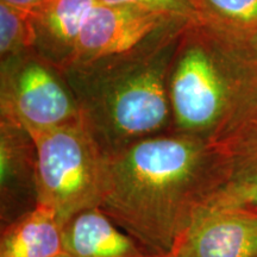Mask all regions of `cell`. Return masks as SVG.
Wrapping results in <instances>:
<instances>
[{
    "instance_id": "cell-15",
    "label": "cell",
    "mask_w": 257,
    "mask_h": 257,
    "mask_svg": "<svg viewBox=\"0 0 257 257\" xmlns=\"http://www.w3.org/2000/svg\"><path fill=\"white\" fill-rule=\"evenodd\" d=\"M107 6H135V8L163 12L182 21L197 19V14L189 0H98Z\"/></svg>"
},
{
    "instance_id": "cell-18",
    "label": "cell",
    "mask_w": 257,
    "mask_h": 257,
    "mask_svg": "<svg viewBox=\"0 0 257 257\" xmlns=\"http://www.w3.org/2000/svg\"><path fill=\"white\" fill-rule=\"evenodd\" d=\"M165 257H168V256H165Z\"/></svg>"
},
{
    "instance_id": "cell-12",
    "label": "cell",
    "mask_w": 257,
    "mask_h": 257,
    "mask_svg": "<svg viewBox=\"0 0 257 257\" xmlns=\"http://www.w3.org/2000/svg\"><path fill=\"white\" fill-rule=\"evenodd\" d=\"M62 251L63 224L41 205L2 227L0 257H55Z\"/></svg>"
},
{
    "instance_id": "cell-2",
    "label": "cell",
    "mask_w": 257,
    "mask_h": 257,
    "mask_svg": "<svg viewBox=\"0 0 257 257\" xmlns=\"http://www.w3.org/2000/svg\"><path fill=\"white\" fill-rule=\"evenodd\" d=\"M185 24L133 53L76 63L61 72L78 101L81 124L104 156L173 133L167 76Z\"/></svg>"
},
{
    "instance_id": "cell-13",
    "label": "cell",
    "mask_w": 257,
    "mask_h": 257,
    "mask_svg": "<svg viewBox=\"0 0 257 257\" xmlns=\"http://www.w3.org/2000/svg\"><path fill=\"white\" fill-rule=\"evenodd\" d=\"M197 19L240 32L257 28V0H189Z\"/></svg>"
},
{
    "instance_id": "cell-3",
    "label": "cell",
    "mask_w": 257,
    "mask_h": 257,
    "mask_svg": "<svg viewBox=\"0 0 257 257\" xmlns=\"http://www.w3.org/2000/svg\"><path fill=\"white\" fill-rule=\"evenodd\" d=\"M244 34L200 19L180 29L167 76L173 133L219 143L257 118Z\"/></svg>"
},
{
    "instance_id": "cell-14",
    "label": "cell",
    "mask_w": 257,
    "mask_h": 257,
    "mask_svg": "<svg viewBox=\"0 0 257 257\" xmlns=\"http://www.w3.org/2000/svg\"><path fill=\"white\" fill-rule=\"evenodd\" d=\"M35 34L30 11L0 3L2 62L34 54Z\"/></svg>"
},
{
    "instance_id": "cell-9",
    "label": "cell",
    "mask_w": 257,
    "mask_h": 257,
    "mask_svg": "<svg viewBox=\"0 0 257 257\" xmlns=\"http://www.w3.org/2000/svg\"><path fill=\"white\" fill-rule=\"evenodd\" d=\"M217 144V182L205 206L257 214V118Z\"/></svg>"
},
{
    "instance_id": "cell-8",
    "label": "cell",
    "mask_w": 257,
    "mask_h": 257,
    "mask_svg": "<svg viewBox=\"0 0 257 257\" xmlns=\"http://www.w3.org/2000/svg\"><path fill=\"white\" fill-rule=\"evenodd\" d=\"M37 206V149L30 133L0 120V219L2 227Z\"/></svg>"
},
{
    "instance_id": "cell-5",
    "label": "cell",
    "mask_w": 257,
    "mask_h": 257,
    "mask_svg": "<svg viewBox=\"0 0 257 257\" xmlns=\"http://www.w3.org/2000/svg\"><path fill=\"white\" fill-rule=\"evenodd\" d=\"M2 64V119L27 130L81 123L78 101L59 69L35 54Z\"/></svg>"
},
{
    "instance_id": "cell-1",
    "label": "cell",
    "mask_w": 257,
    "mask_h": 257,
    "mask_svg": "<svg viewBox=\"0 0 257 257\" xmlns=\"http://www.w3.org/2000/svg\"><path fill=\"white\" fill-rule=\"evenodd\" d=\"M218 144L181 134L140 141L105 156L100 210L148 251L165 257L207 204Z\"/></svg>"
},
{
    "instance_id": "cell-11",
    "label": "cell",
    "mask_w": 257,
    "mask_h": 257,
    "mask_svg": "<svg viewBox=\"0 0 257 257\" xmlns=\"http://www.w3.org/2000/svg\"><path fill=\"white\" fill-rule=\"evenodd\" d=\"M63 249L72 257H157L99 207L80 212L63 225Z\"/></svg>"
},
{
    "instance_id": "cell-19",
    "label": "cell",
    "mask_w": 257,
    "mask_h": 257,
    "mask_svg": "<svg viewBox=\"0 0 257 257\" xmlns=\"http://www.w3.org/2000/svg\"><path fill=\"white\" fill-rule=\"evenodd\" d=\"M256 257H257V256H256Z\"/></svg>"
},
{
    "instance_id": "cell-16",
    "label": "cell",
    "mask_w": 257,
    "mask_h": 257,
    "mask_svg": "<svg viewBox=\"0 0 257 257\" xmlns=\"http://www.w3.org/2000/svg\"><path fill=\"white\" fill-rule=\"evenodd\" d=\"M46 2L47 0H0V3H5V4L14 6L16 9L24 10V11H32Z\"/></svg>"
},
{
    "instance_id": "cell-6",
    "label": "cell",
    "mask_w": 257,
    "mask_h": 257,
    "mask_svg": "<svg viewBox=\"0 0 257 257\" xmlns=\"http://www.w3.org/2000/svg\"><path fill=\"white\" fill-rule=\"evenodd\" d=\"M186 22L153 10L98 4L83 25L70 66L133 53Z\"/></svg>"
},
{
    "instance_id": "cell-4",
    "label": "cell",
    "mask_w": 257,
    "mask_h": 257,
    "mask_svg": "<svg viewBox=\"0 0 257 257\" xmlns=\"http://www.w3.org/2000/svg\"><path fill=\"white\" fill-rule=\"evenodd\" d=\"M37 149V205L63 225L80 212L100 207L105 156L83 125L28 130Z\"/></svg>"
},
{
    "instance_id": "cell-17",
    "label": "cell",
    "mask_w": 257,
    "mask_h": 257,
    "mask_svg": "<svg viewBox=\"0 0 257 257\" xmlns=\"http://www.w3.org/2000/svg\"><path fill=\"white\" fill-rule=\"evenodd\" d=\"M55 257H72V256H70L68 252H66V251H62V252L59 253V255L55 256Z\"/></svg>"
},
{
    "instance_id": "cell-7",
    "label": "cell",
    "mask_w": 257,
    "mask_h": 257,
    "mask_svg": "<svg viewBox=\"0 0 257 257\" xmlns=\"http://www.w3.org/2000/svg\"><path fill=\"white\" fill-rule=\"evenodd\" d=\"M168 257H256L257 214L202 206Z\"/></svg>"
},
{
    "instance_id": "cell-10",
    "label": "cell",
    "mask_w": 257,
    "mask_h": 257,
    "mask_svg": "<svg viewBox=\"0 0 257 257\" xmlns=\"http://www.w3.org/2000/svg\"><path fill=\"white\" fill-rule=\"evenodd\" d=\"M98 0H47L30 11L34 54L60 72L72 64L82 28Z\"/></svg>"
}]
</instances>
